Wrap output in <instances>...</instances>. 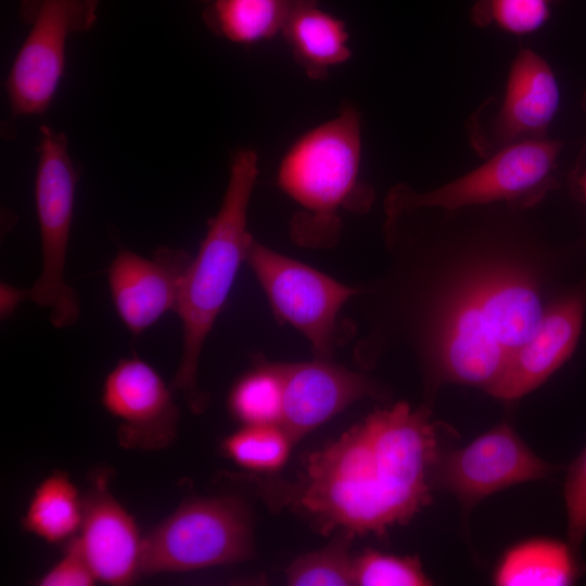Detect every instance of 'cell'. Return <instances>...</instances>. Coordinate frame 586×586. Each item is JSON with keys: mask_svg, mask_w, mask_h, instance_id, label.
Masks as SVG:
<instances>
[{"mask_svg": "<svg viewBox=\"0 0 586 586\" xmlns=\"http://www.w3.org/2000/svg\"><path fill=\"white\" fill-rule=\"evenodd\" d=\"M111 477L112 470L106 467L91 472L76 536L98 582L124 586L141 576L143 535L112 494Z\"/></svg>", "mask_w": 586, "mask_h": 586, "instance_id": "cell-12", "label": "cell"}, {"mask_svg": "<svg viewBox=\"0 0 586 586\" xmlns=\"http://www.w3.org/2000/svg\"><path fill=\"white\" fill-rule=\"evenodd\" d=\"M245 262L262 286L276 320L297 330L316 358L332 359L354 339L353 321L341 318L344 305L359 292L334 278L253 240Z\"/></svg>", "mask_w": 586, "mask_h": 586, "instance_id": "cell-6", "label": "cell"}, {"mask_svg": "<svg viewBox=\"0 0 586 586\" xmlns=\"http://www.w3.org/2000/svg\"><path fill=\"white\" fill-rule=\"evenodd\" d=\"M293 442L279 424H244L221 443L224 455L253 472H272L286 461Z\"/></svg>", "mask_w": 586, "mask_h": 586, "instance_id": "cell-23", "label": "cell"}, {"mask_svg": "<svg viewBox=\"0 0 586 586\" xmlns=\"http://www.w3.org/2000/svg\"><path fill=\"white\" fill-rule=\"evenodd\" d=\"M563 145V141L550 138L510 145L474 170L426 192L398 183L385 198V215L418 209L453 212L495 203L513 209L532 207L559 186L557 162Z\"/></svg>", "mask_w": 586, "mask_h": 586, "instance_id": "cell-4", "label": "cell"}, {"mask_svg": "<svg viewBox=\"0 0 586 586\" xmlns=\"http://www.w3.org/2000/svg\"><path fill=\"white\" fill-rule=\"evenodd\" d=\"M556 470L502 423L447 455L437 475L443 487L471 506L502 488L545 479Z\"/></svg>", "mask_w": 586, "mask_h": 586, "instance_id": "cell-11", "label": "cell"}, {"mask_svg": "<svg viewBox=\"0 0 586 586\" xmlns=\"http://www.w3.org/2000/svg\"><path fill=\"white\" fill-rule=\"evenodd\" d=\"M562 0H474L470 23L477 28L495 26L525 36L539 30L550 18L553 5Z\"/></svg>", "mask_w": 586, "mask_h": 586, "instance_id": "cell-25", "label": "cell"}, {"mask_svg": "<svg viewBox=\"0 0 586 586\" xmlns=\"http://www.w3.org/2000/svg\"><path fill=\"white\" fill-rule=\"evenodd\" d=\"M570 180L574 194L586 205V144L581 151Z\"/></svg>", "mask_w": 586, "mask_h": 586, "instance_id": "cell-30", "label": "cell"}, {"mask_svg": "<svg viewBox=\"0 0 586 586\" xmlns=\"http://www.w3.org/2000/svg\"><path fill=\"white\" fill-rule=\"evenodd\" d=\"M560 101L549 63L521 47L510 64L502 94L485 99L468 116L469 143L477 155L488 158L510 145L549 138Z\"/></svg>", "mask_w": 586, "mask_h": 586, "instance_id": "cell-9", "label": "cell"}, {"mask_svg": "<svg viewBox=\"0 0 586 586\" xmlns=\"http://www.w3.org/2000/svg\"><path fill=\"white\" fill-rule=\"evenodd\" d=\"M354 535L336 532L326 547L295 559L285 571V579L293 586L354 585V561L351 545Z\"/></svg>", "mask_w": 586, "mask_h": 586, "instance_id": "cell-24", "label": "cell"}, {"mask_svg": "<svg viewBox=\"0 0 586 586\" xmlns=\"http://www.w3.org/2000/svg\"><path fill=\"white\" fill-rule=\"evenodd\" d=\"M193 257L181 249L162 246L151 258L120 250L107 268L115 309L133 336L176 310Z\"/></svg>", "mask_w": 586, "mask_h": 586, "instance_id": "cell-15", "label": "cell"}, {"mask_svg": "<svg viewBox=\"0 0 586 586\" xmlns=\"http://www.w3.org/2000/svg\"><path fill=\"white\" fill-rule=\"evenodd\" d=\"M429 415L404 402L377 409L309 454L294 481H260L259 493L321 535L383 536L431 501L438 442Z\"/></svg>", "mask_w": 586, "mask_h": 586, "instance_id": "cell-1", "label": "cell"}, {"mask_svg": "<svg viewBox=\"0 0 586 586\" xmlns=\"http://www.w3.org/2000/svg\"><path fill=\"white\" fill-rule=\"evenodd\" d=\"M37 144L35 201L39 221L42 270L29 291L31 301L48 308L55 328H67L79 319L75 290L65 281L66 253L80 170L72 160L68 137L50 125H41Z\"/></svg>", "mask_w": 586, "mask_h": 586, "instance_id": "cell-7", "label": "cell"}, {"mask_svg": "<svg viewBox=\"0 0 586 586\" xmlns=\"http://www.w3.org/2000/svg\"><path fill=\"white\" fill-rule=\"evenodd\" d=\"M229 410L244 424H279L283 411L282 382L276 362L256 358L253 369L232 386Z\"/></svg>", "mask_w": 586, "mask_h": 586, "instance_id": "cell-22", "label": "cell"}, {"mask_svg": "<svg viewBox=\"0 0 586 586\" xmlns=\"http://www.w3.org/2000/svg\"><path fill=\"white\" fill-rule=\"evenodd\" d=\"M257 176L254 150L241 148L232 153L220 207L207 222L175 310L182 322L183 348L170 385L184 396L194 413H201L208 400L198 383L203 346L254 240L247 229V212Z\"/></svg>", "mask_w": 586, "mask_h": 586, "instance_id": "cell-3", "label": "cell"}, {"mask_svg": "<svg viewBox=\"0 0 586 586\" xmlns=\"http://www.w3.org/2000/svg\"><path fill=\"white\" fill-rule=\"evenodd\" d=\"M586 309V280L545 310L534 334L515 349L486 387L494 397L517 399L533 391L574 352Z\"/></svg>", "mask_w": 586, "mask_h": 586, "instance_id": "cell-16", "label": "cell"}, {"mask_svg": "<svg viewBox=\"0 0 586 586\" xmlns=\"http://www.w3.org/2000/svg\"><path fill=\"white\" fill-rule=\"evenodd\" d=\"M160 373L138 356L122 358L106 374L101 405L116 420L119 446L158 451L175 441L180 410Z\"/></svg>", "mask_w": 586, "mask_h": 586, "instance_id": "cell-10", "label": "cell"}, {"mask_svg": "<svg viewBox=\"0 0 586 586\" xmlns=\"http://www.w3.org/2000/svg\"><path fill=\"white\" fill-rule=\"evenodd\" d=\"M418 557L394 556L366 550L354 561V585L425 586L431 585Z\"/></svg>", "mask_w": 586, "mask_h": 586, "instance_id": "cell-26", "label": "cell"}, {"mask_svg": "<svg viewBox=\"0 0 586 586\" xmlns=\"http://www.w3.org/2000/svg\"><path fill=\"white\" fill-rule=\"evenodd\" d=\"M98 582L77 536L67 543L61 558L38 579L39 586H92Z\"/></svg>", "mask_w": 586, "mask_h": 586, "instance_id": "cell-28", "label": "cell"}, {"mask_svg": "<svg viewBox=\"0 0 586 586\" xmlns=\"http://www.w3.org/2000/svg\"><path fill=\"white\" fill-rule=\"evenodd\" d=\"M361 117L353 105L300 136L283 155L277 186L300 207L290 220L292 242L331 250L340 241L341 212L362 214L374 200L360 180Z\"/></svg>", "mask_w": 586, "mask_h": 586, "instance_id": "cell-2", "label": "cell"}, {"mask_svg": "<svg viewBox=\"0 0 586 586\" xmlns=\"http://www.w3.org/2000/svg\"><path fill=\"white\" fill-rule=\"evenodd\" d=\"M253 553L252 519L242 500L191 498L143 536L141 576L233 564Z\"/></svg>", "mask_w": 586, "mask_h": 586, "instance_id": "cell-5", "label": "cell"}, {"mask_svg": "<svg viewBox=\"0 0 586 586\" xmlns=\"http://www.w3.org/2000/svg\"><path fill=\"white\" fill-rule=\"evenodd\" d=\"M100 0H20L18 15L29 26L4 88L13 129L20 117L43 115L53 102L66 67L68 38L90 30Z\"/></svg>", "mask_w": 586, "mask_h": 586, "instance_id": "cell-8", "label": "cell"}, {"mask_svg": "<svg viewBox=\"0 0 586 586\" xmlns=\"http://www.w3.org/2000/svg\"><path fill=\"white\" fill-rule=\"evenodd\" d=\"M430 347L441 372L453 381L491 385L502 371L508 354L498 343L472 280L446 304L434 328Z\"/></svg>", "mask_w": 586, "mask_h": 586, "instance_id": "cell-13", "label": "cell"}, {"mask_svg": "<svg viewBox=\"0 0 586 586\" xmlns=\"http://www.w3.org/2000/svg\"><path fill=\"white\" fill-rule=\"evenodd\" d=\"M281 34L295 63L313 80L326 79L332 67L352 56L345 22L322 10L318 0H300Z\"/></svg>", "mask_w": 586, "mask_h": 586, "instance_id": "cell-18", "label": "cell"}, {"mask_svg": "<svg viewBox=\"0 0 586 586\" xmlns=\"http://www.w3.org/2000/svg\"><path fill=\"white\" fill-rule=\"evenodd\" d=\"M300 0H213L202 20L219 38L240 44L271 39L282 29Z\"/></svg>", "mask_w": 586, "mask_h": 586, "instance_id": "cell-21", "label": "cell"}, {"mask_svg": "<svg viewBox=\"0 0 586 586\" xmlns=\"http://www.w3.org/2000/svg\"><path fill=\"white\" fill-rule=\"evenodd\" d=\"M198 1L202 2L203 4H207V3L212 2L213 0H198Z\"/></svg>", "mask_w": 586, "mask_h": 586, "instance_id": "cell-32", "label": "cell"}, {"mask_svg": "<svg viewBox=\"0 0 586 586\" xmlns=\"http://www.w3.org/2000/svg\"><path fill=\"white\" fill-rule=\"evenodd\" d=\"M480 304L500 346L511 354L537 330L545 310L535 282L517 269L497 268L472 278Z\"/></svg>", "mask_w": 586, "mask_h": 586, "instance_id": "cell-17", "label": "cell"}, {"mask_svg": "<svg viewBox=\"0 0 586 586\" xmlns=\"http://www.w3.org/2000/svg\"><path fill=\"white\" fill-rule=\"evenodd\" d=\"M283 391L280 426L293 444L357 400L379 397V384L331 359L276 362Z\"/></svg>", "mask_w": 586, "mask_h": 586, "instance_id": "cell-14", "label": "cell"}, {"mask_svg": "<svg viewBox=\"0 0 586 586\" xmlns=\"http://www.w3.org/2000/svg\"><path fill=\"white\" fill-rule=\"evenodd\" d=\"M581 104H582V109H583L584 113L586 114V90H585L584 93H583ZM585 144H586V143H585Z\"/></svg>", "mask_w": 586, "mask_h": 586, "instance_id": "cell-31", "label": "cell"}, {"mask_svg": "<svg viewBox=\"0 0 586 586\" xmlns=\"http://www.w3.org/2000/svg\"><path fill=\"white\" fill-rule=\"evenodd\" d=\"M84 496L61 470L47 475L34 489L21 525L48 544H65L79 532Z\"/></svg>", "mask_w": 586, "mask_h": 586, "instance_id": "cell-20", "label": "cell"}, {"mask_svg": "<svg viewBox=\"0 0 586 586\" xmlns=\"http://www.w3.org/2000/svg\"><path fill=\"white\" fill-rule=\"evenodd\" d=\"M578 553L568 544L538 538L510 548L494 574L501 586H565L579 575Z\"/></svg>", "mask_w": 586, "mask_h": 586, "instance_id": "cell-19", "label": "cell"}, {"mask_svg": "<svg viewBox=\"0 0 586 586\" xmlns=\"http://www.w3.org/2000/svg\"><path fill=\"white\" fill-rule=\"evenodd\" d=\"M26 297H29V291L26 290H17L13 286H10L7 283L1 284V318H7L10 316L17 304L25 300Z\"/></svg>", "mask_w": 586, "mask_h": 586, "instance_id": "cell-29", "label": "cell"}, {"mask_svg": "<svg viewBox=\"0 0 586 586\" xmlns=\"http://www.w3.org/2000/svg\"><path fill=\"white\" fill-rule=\"evenodd\" d=\"M563 496L568 519V542L578 553L586 536V446L568 468Z\"/></svg>", "mask_w": 586, "mask_h": 586, "instance_id": "cell-27", "label": "cell"}]
</instances>
